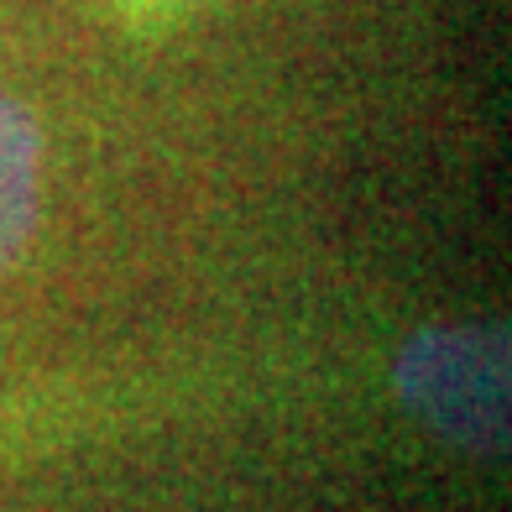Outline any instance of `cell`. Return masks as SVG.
<instances>
[{"label":"cell","mask_w":512,"mask_h":512,"mask_svg":"<svg viewBox=\"0 0 512 512\" xmlns=\"http://www.w3.org/2000/svg\"><path fill=\"white\" fill-rule=\"evenodd\" d=\"M42 215V136L11 95H0V272L27 251Z\"/></svg>","instance_id":"2"},{"label":"cell","mask_w":512,"mask_h":512,"mask_svg":"<svg viewBox=\"0 0 512 512\" xmlns=\"http://www.w3.org/2000/svg\"><path fill=\"white\" fill-rule=\"evenodd\" d=\"M398 392L424 424L471 455L507 450L512 356L492 324H429L398 351Z\"/></svg>","instance_id":"1"}]
</instances>
